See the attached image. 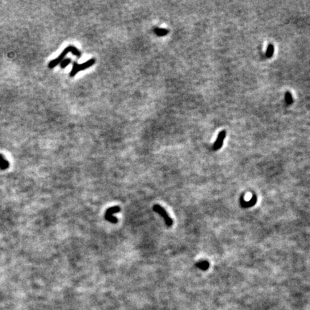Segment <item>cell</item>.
I'll use <instances>...</instances> for the list:
<instances>
[{
    "instance_id": "obj_1",
    "label": "cell",
    "mask_w": 310,
    "mask_h": 310,
    "mask_svg": "<svg viewBox=\"0 0 310 310\" xmlns=\"http://www.w3.org/2000/svg\"><path fill=\"white\" fill-rule=\"evenodd\" d=\"M69 53H71L73 55H76V56L78 57H81V53L80 52V51H79L78 48H76V47L73 46V45H69V46H68L67 48H66L65 50H64L63 52L61 53V54L58 57H56V58L54 59V60H53V61H51L50 63H49V64H48L49 68L52 69V68L56 67L57 65L61 64V62L63 61L64 59H65V56Z\"/></svg>"
},
{
    "instance_id": "obj_2",
    "label": "cell",
    "mask_w": 310,
    "mask_h": 310,
    "mask_svg": "<svg viewBox=\"0 0 310 310\" xmlns=\"http://www.w3.org/2000/svg\"><path fill=\"white\" fill-rule=\"evenodd\" d=\"M95 63L96 60L94 58L90 59L88 61L85 62V63H83L82 64H78L77 62H74L73 65L72 70L70 73V76L74 77L78 72L82 71V70H84L85 69H87V68L91 67L92 65H93L94 64H95Z\"/></svg>"
},
{
    "instance_id": "obj_3",
    "label": "cell",
    "mask_w": 310,
    "mask_h": 310,
    "mask_svg": "<svg viewBox=\"0 0 310 310\" xmlns=\"http://www.w3.org/2000/svg\"><path fill=\"white\" fill-rule=\"evenodd\" d=\"M153 210L155 211L156 213H157L158 214L163 218L164 221H165V223L167 226L168 227H171L173 225V221L172 219L170 217V215L167 214V213L166 212V210L162 208V207L160 206L159 205H154L153 207Z\"/></svg>"
},
{
    "instance_id": "obj_4",
    "label": "cell",
    "mask_w": 310,
    "mask_h": 310,
    "mask_svg": "<svg viewBox=\"0 0 310 310\" xmlns=\"http://www.w3.org/2000/svg\"><path fill=\"white\" fill-rule=\"evenodd\" d=\"M226 136V130H223V131H221V132H220L218 136L216 141H215L214 144H213V150L216 151V150H218V149L221 148L222 146H223V141H224V139H225Z\"/></svg>"
},
{
    "instance_id": "obj_5",
    "label": "cell",
    "mask_w": 310,
    "mask_h": 310,
    "mask_svg": "<svg viewBox=\"0 0 310 310\" xmlns=\"http://www.w3.org/2000/svg\"><path fill=\"white\" fill-rule=\"evenodd\" d=\"M256 202H257V197H256V194H253V197H252L249 201H245L243 199V196L241 197L240 198L241 206L244 208H251V207H253L256 204Z\"/></svg>"
},
{
    "instance_id": "obj_6",
    "label": "cell",
    "mask_w": 310,
    "mask_h": 310,
    "mask_svg": "<svg viewBox=\"0 0 310 310\" xmlns=\"http://www.w3.org/2000/svg\"><path fill=\"white\" fill-rule=\"evenodd\" d=\"M154 33L157 35L158 37H163L169 33V30L166 28H161V27H155L154 28Z\"/></svg>"
},
{
    "instance_id": "obj_7",
    "label": "cell",
    "mask_w": 310,
    "mask_h": 310,
    "mask_svg": "<svg viewBox=\"0 0 310 310\" xmlns=\"http://www.w3.org/2000/svg\"><path fill=\"white\" fill-rule=\"evenodd\" d=\"M195 265L198 269H200L202 271L208 270L209 269V266H210V264H209V262L207 261H200L196 263Z\"/></svg>"
},
{
    "instance_id": "obj_8",
    "label": "cell",
    "mask_w": 310,
    "mask_h": 310,
    "mask_svg": "<svg viewBox=\"0 0 310 310\" xmlns=\"http://www.w3.org/2000/svg\"><path fill=\"white\" fill-rule=\"evenodd\" d=\"M120 210L121 209L119 206H114L112 207V208H108V210H106L105 216H110V215H112L113 214H114V213H119Z\"/></svg>"
},
{
    "instance_id": "obj_9",
    "label": "cell",
    "mask_w": 310,
    "mask_h": 310,
    "mask_svg": "<svg viewBox=\"0 0 310 310\" xmlns=\"http://www.w3.org/2000/svg\"><path fill=\"white\" fill-rule=\"evenodd\" d=\"M273 51H274V48H273V45L272 44H269L268 46V48H267L266 50V56L267 57H271L273 54Z\"/></svg>"
},
{
    "instance_id": "obj_10",
    "label": "cell",
    "mask_w": 310,
    "mask_h": 310,
    "mask_svg": "<svg viewBox=\"0 0 310 310\" xmlns=\"http://www.w3.org/2000/svg\"><path fill=\"white\" fill-rule=\"evenodd\" d=\"M285 100H286V104H289V105L290 104H292L293 101H294V100H293V98H292V94H291L290 92L287 91L285 93Z\"/></svg>"
},
{
    "instance_id": "obj_11",
    "label": "cell",
    "mask_w": 310,
    "mask_h": 310,
    "mask_svg": "<svg viewBox=\"0 0 310 310\" xmlns=\"http://www.w3.org/2000/svg\"><path fill=\"white\" fill-rule=\"evenodd\" d=\"M8 165H9L8 162L2 157V155H0V167L2 168H7Z\"/></svg>"
},
{
    "instance_id": "obj_12",
    "label": "cell",
    "mask_w": 310,
    "mask_h": 310,
    "mask_svg": "<svg viewBox=\"0 0 310 310\" xmlns=\"http://www.w3.org/2000/svg\"><path fill=\"white\" fill-rule=\"evenodd\" d=\"M71 63V59H70V58H65L63 60V61L61 62V63L60 64L61 65V68H65V67H67V66L69 65V64Z\"/></svg>"
},
{
    "instance_id": "obj_13",
    "label": "cell",
    "mask_w": 310,
    "mask_h": 310,
    "mask_svg": "<svg viewBox=\"0 0 310 310\" xmlns=\"http://www.w3.org/2000/svg\"><path fill=\"white\" fill-rule=\"evenodd\" d=\"M105 218L108 221H109V222H111V223H117V221H118V220H117L116 218L113 216V215H110V216H105Z\"/></svg>"
}]
</instances>
